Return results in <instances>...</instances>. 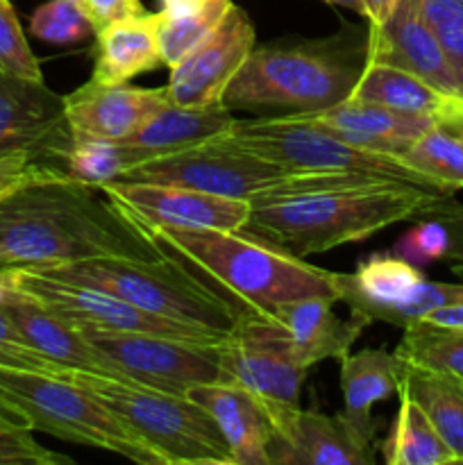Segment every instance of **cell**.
Here are the masks:
<instances>
[{
  "label": "cell",
  "instance_id": "1",
  "mask_svg": "<svg viewBox=\"0 0 463 465\" xmlns=\"http://www.w3.org/2000/svg\"><path fill=\"white\" fill-rule=\"evenodd\" d=\"M166 259L143 225L103 184L59 168L0 198V268H48L89 259Z\"/></svg>",
  "mask_w": 463,
  "mask_h": 465
},
{
  "label": "cell",
  "instance_id": "2",
  "mask_svg": "<svg viewBox=\"0 0 463 465\" xmlns=\"http://www.w3.org/2000/svg\"><path fill=\"white\" fill-rule=\"evenodd\" d=\"M145 230L162 252L213 282V289L248 316L275 321L281 304L313 295L339 302L336 272L311 266L252 230Z\"/></svg>",
  "mask_w": 463,
  "mask_h": 465
},
{
  "label": "cell",
  "instance_id": "3",
  "mask_svg": "<svg viewBox=\"0 0 463 465\" xmlns=\"http://www.w3.org/2000/svg\"><path fill=\"white\" fill-rule=\"evenodd\" d=\"M449 198V191L370 180L339 189L252 200L245 230L284 245L298 257H311L370 239L395 223L431 216Z\"/></svg>",
  "mask_w": 463,
  "mask_h": 465
},
{
  "label": "cell",
  "instance_id": "4",
  "mask_svg": "<svg viewBox=\"0 0 463 465\" xmlns=\"http://www.w3.org/2000/svg\"><path fill=\"white\" fill-rule=\"evenodd\" d=\"M366 66V45L330 39L254 45L230 82L222 104L241 112L307 116L350 98Z\"/></svg>",
  "mask_w": 463,
  "mask_h": 465
},
{
  "label": "cell",
  "instance_id": "5",
  "mask_svg": "<svg viewBox=\"0 0 463 465\" xmlns=\"http://www.w3.org/2000/svg\"><path fill=\"white\" fill-rule=\"evenodd\" d=\"M57 280L107 291L143 312L189 325L207 327L230 336L248 318L243 309L218 293L189 266L166 254V259L103 257L62 266L32 268Z\"/></svg>",
  "mask_w": 463,
  "mask_h": 465
},
{
  "label": "cell",
  "instance_id": "6",
  "mask_svg": "<svg viewBox=\"0 0 463 465\" xmlns=\"http://www.w3.org/2000/svg\"><path fill=\"white\" fill-rule=\"evenodd\" d=\"M121 180L186 186V189H198L204 193L252 203V200L277 198V195L311 193V191L361 184L375 177L350 175V173L293 171L252 153L241 145L230 132L221 139L207 141L195 148L136 163Z\"/></svg>",
  "mask_w": 463,
  "mask_h": 465
},
{
  "label": "cell",
  "instance_id": "7",
  "mask_svg": "<svg viewBox=\"0 0 463 465\" xmlns=\"http://www.w3.org/2000/svg\"><path fill=\"white\" fill-rule=\"evenodd\" d=\"M71 380L103 400L162 465H234L213 418L191 398L89 372Z\"/></svg>",
  "mask_w": 463,
  "mask_h": 465
},
{
  "label": "cell",
  "instance_id": "8",
  "mask_svg": "<svg viewBox=\"0 0 463 465\" xmlns=\"http://www.w3.org/2000/svg\"><path fill=\"white\" fill-rule=\"evenodd\" d=\"M71 375H41L0 366V395L30 420L32 431L104 450L132 463L162 465L148 445L103 400L75 384Z\"/></svg>",
  "mask_w": 463,
  "mask_h": 465
},
{
  "label": "cell",
  "instance_id": "9",
  "mask_svg": "<svg viewBox=\"0 0 463 465\" xmlns=\"http://www.w3.org/2000/svg\"><path fill=\"white\" fill-rule=\"evenodd\" d=\"M232 136L252 153L293 171L350 173V175L440 189L411 166H407L398 154L359 148L304 116H268L257 118V121H239L232 130Z\"/></svg>",
  "mask_w": 463,
  "mask_h": 465
},
{
  "label": "cell",
  "instance_id": "10",
  "mask_svg": "<svg viewBox=\"0 0 463 465\" xmlns=\"http://www.w3.org/2000/svg\"><path fill=\"white\" fill-rule=\"evenodd\" d=\"M221 381L248 391L266 411L275 440L271 461L275 463L281 445L289 440L295 418L300 416V391L307 371L298 361L289 334L277 321L248 316L221 343Z\"/></svg>",
  "mask_w": 463,
  "mask_h": 465
},
{
  "label": "cell",
  "instance_id": "11",
  "mask_svg": "<svg viewBox=\"0 0 463 465\" xmlns=\"http://www.w3.org/2000/svg\"><path fill=\"white\" fill-rule=\"evenodd\" d=\"M336 298L363 321L409 327L463 300V284L429 282L390 250L361 259L352 272H336Z\"/></svg>",
  "mask_w": 463,
  "mask_h": 465
},
{
  "label": "cell",
  "instance_id": "12",
  "mask_svg": "<svg viewBox=\"0 0 463 465\" xmlns=\"http://www.w3.org/2000/svg\"><path fill=\"white\" fill-rule=\"evenodd\" d=\"M80 331L118 375L162 393L186 398L195 386L221 381L222 377L221 343L94 327H80Z\"/></svg>",
  "mask_w": 463,
  "mask_h": 465
},
{
  "label": "cell",
  "instance_id": "13",
  "mask_svg": "<svg viewBox=\"0 0 463 465\" xmlns=\"http://www.w3.org/2000/svg\"><path fill=\"white\" fill-rule=\"evenodd\" d=\"M18 286L25 295L34 298L50 312L62 316L75 327H94L104 331H136V334H159L172 339L200 341V343H222L225 334L189 322L171 321L143 312L107 291L94 289L75 282L57 280L32 268H18Z\"/></svg>",
  "mask_w": 463,
  "mask_h": 465
},
{
  "label": "cell",
  "instance_id": "14",
  "mask_svg": "<svg viewBox=\"0 0 463 465\" xmlns=\"http://www.w3.org/2000/svg\"><path fill=\"white\" fill-rule=\"evenodd\" d=\"M103 189L141 225L166 230H245L252 203L198 189L118 180Z\"/></svg>",
  "mask_w": 463,
  "mask_h": 465
},
{
  "label": "cell",
  "instance_id": "15",
  "mask_svg": "<svg viewBox=\"0 0 463 465\" xmlns=\"http://www.w3.org/2000/svg\"><path fill=\"white\" fill-rule=\"evenodd\" d=\"M71 141L64 95L0 73V157L25 153L62 171Z\"/></svg>",
  "mask_w": 463,
  "mask_h": 465
},
{
  "label": "cell",
  "instance_id": "16",
  "mask_svg": "<svg viewBox=\"0 0 463 465\" xmlns=\"http://www.w3.org/2000/svg\"><path fill=\"white\" fill-rule=\"evenodd\" d=\"M254 45L252 21L239 5H234L218 30L171 68L166 84L168 103L182 107L221 104L227 86Z\"/></svg>",
  "mask_w": 463,
  "mask_h": 465
},
{
  "label": "cell",
  "instance_id": "17",
  "mask_svg": "<svg viewBox=\"0 0 463 465\" xmlns=\"http://www.w3.org/2000/svg\"><path fill=\"white\" fill-rule=\"evenodd\" d=\"M168 103L166 86L141 89L127 84H100L86 80L80 89L64 95L66 123L73 139L127 141L150 114Z\"/></svg>",
  "mask_w": 463,
  "mask_h": 465
},
{
  "label": "cell",
  "instance_id": "18",
  "mask_svg": "<svg viewBox=\"0 0 463 465\" xmlns=\"http://www.w3.org/2000/svg\"><path fill=\"white\" fill-rule=\"evenodd\" d=\"M366 62L398 66L443 91L445 95L461 98L448 54L413 0H399L393 16L381 27H372L368 32Z\"/></svg>",
  "mask_w": 463,
  "mask_h": 465
},
{
  "label": "cell",
  "instance_id": "19",
  "mask_svg": "<svg viewBox=\"0 0 463 465\" xmlns=\"http://www.w3.org/2000/svg\"><path fill=\"white\" fill-rule=\"evenodd\" d=\"M304 118L359 148L398 154V157L438 123V118L429 114L399 112L384 104L361 103L352 98L331 104L322 112L307 114Z\"/></svg>",
  "mask_w": 463,
  "mask_h": 465
},
{
  "label": "cell",
  "instance_id": "20",
  "mask_svg": "<svg viewBox=\"0 0 463 465\" xmlns=\"http://www.w3.org/2000/svg\"><path fill=\"white\" fill-rule=\"evenodd\" d=\"M186 398L198 402L213 418L234 457V465H272L271 445L275 430L261 404L248 391L230 381H212L191 389Z\"/></svg>",
  "mask_w": 463,
  "mask_h": 465
},
{
  "label": "cell",
  "instance_id": "21",
  "mask_svg": "<svg viewBox=\"0 0 463 465\" xmlns=\"http://www.w3.org/2000/svg\"><path fill=\"white\" fill-rule=\"evenodd\" d=\"M375 430H363L343 413L300 411L275 463L281 465H372Z\"/></svg>",
  "mask_w": 463,
  "mask_h": 465
},
{
  "label": "cell",
  "instance_id": "22",
  "mask_svg": "<svg viewBox=\"0 0 463 465\" xmlns=\"http://www.w3.org/2000/svg\"><path fill=\"white\" fill-rule=\"evenodd\" d=\"M334 298L313 295L281 304L275 312V321L289 334L293 352L304 368H311L327 359H343L350 354L354 341L361 336L370 322L359 316L340 321L334 313Z\"/></svg>",
  "mask_w": 463,
  "mask_h": 465
},
{
  "label": "cell",
  "instance_id": "23",
  "mask_svg": "<svg viewBox=\"0 0 463 465\" xmlns=\"http://www.w3.org/2000/svg\"><path fill=\"white\" fill-rule=\"evenodd\" d=\"M5 312L9 313V318H12L14 325L18 327V331L25 336L27 343H30L32 348L39 350V352H44L45 357L53 359V361H57L59 366L68 368V371L73 372H89V375L125 380V377L118 375L116 368H113L112 363L86 341V336L82 334L80 327L64 321L62 316L50 312L48 307L36 302L30 295H23L21 300H16L14 304L5 307Z\"/></svg>",
  "mask_w": 463,
  "mask_h": 465
},
{
  "label": "cell",
  "instance_id": "24",
  "mask_svg": "<svg viewBox=\"0 0 463 465\" xmlns=\"http://www.w3.org/2000/svg\"><path fill=\"white\" fill-rule=\"evenodd\" d=\"M163 64L159 44V14L121 18L95 32L94 73L100 84H127L136 75Z\"/></svg>",
  "mask_w": 463,
  "mask_h": 465
},
{
  "label": "cell",
  "instance_id": "25",
  "mask_svg": "<svg viewBox=\"0 0 463 465\" xmlns=\"http://www.w3.org/2000/svg\"><path fill=\"white\" fill-rule=\"evenodd\" d=\"M236 123L239 121L232 109L222 103L209 104V107H182V104L166 103L157 112L150 114L148 121L127 139V143L141 150L148 162V159L221 139L234 130Z\"/></svg>",
  "mask_w": 463,
  "mask_h": 465
},
{
  "label": "cell",
  "instance_id": "26",
  "mask_svg": "<svg viewBox=\"0 0 463 465\" xmlns=\"http://www.w3.org/2000/svg\"><path fill=\"white\" fill-rule=\"evenodd\" d=\"M402 368V359L384 348H366L345 354L340 359V413L363 430H377L372 407L398 395Z\"/></svg>",
  "mask_w": 463,
  "mask_h": 465
},
{
  "label": "cell",
  "instance_id": "27",
  "mask_svg": "<svg viewBox=\"0 0 463 465\" xmlns=\"http://www.w3.org/2000/svg\"><path fill=\"white\" fill-rule=\"evenodd\" d=\"M399 389L425 411L434 430L463 463V380L404 361Z\"/></svg>",
  "mask_w": 463,
  "mask_h": 465
},
{
  "label": "cell",
  "instance_id": "28",
  "mask_svg": "<svg viewBox=\"0 0 463 465\" xmlns=\"http://www.w3.org/2000/svg\"><path fill=\"white\" fill-rule=\"evenodd\" d=\"M350 98L384 104V107L399 109V112L429 114L436 118L457 100L434 89L413 73L377 62H366Z\"/></svg>",
  "mask_w": 463,
  "mask_h": 465
},
{
  "label": "cell",
  "instance_id": "29",
  "mask_svg": "<svg viewBox=\"0 0 463 465\" xmlns=\"http://www.w3.org/2000/svg\"><path fill=\"white\" fill-rule=\"evenodd\" d=\"M399 395V409L395 413L389 439L381 443V457L389 465H449L457 457L449 452L445 440L429 422L420 407L404 393Z\"/></svg>",
  "mask_w": 463,
  "mask_h": 465
},
{
  "label": "cell",
  "instance_id": "30",
  "mask_svg": "<svg viewBox=\"0 0 463 465\" xmlns=\"http://www.w3.org/2000/svg\"><path fill=\"white\" fill-rule=\"evenodd\" d=\"M395 354L413 366L449 372L463 380V327L418 321L404 327V339Z\"/></svg>",
  "mask_w": 463,
  "mask_h": 465
},
{
  "label": "cell",
  "instance_id": "31",
  "mask_svg": "<svg viewBox=\"0 0 463 465\" xmlns=\"http://www.w3.org/2000/svg\"><path fill=\"white\" fill-rule=\"evenodd\" d=\"M141 162H145L141 150L127 141L73 139L64 154L62 171L73 180L107 184L121 180L132 166Z\"/></svg>",
  "mask_w": 463,
  "mask_h": 465
},
{
  "label": "cell",
  "instance_id": "32",
  "mask_svg": "<svg viewBox=\"0 0 463 465\" xmlns=\"http://www.w3.org/2000/svg\"><path fill=\"white\" fill-rule=\"evenodd\" d=\"M402 162L440 189H463V141L436 123L409 150Z\"/></svg>",
  "mask_w": 463,
  "mask_h": 465
},
{
  "label": "cell",
  "instance_id": "33",
  "mask_svg": "<svg viewBox=\"0 0 463 465\" xmlns=\"http://www.w3.org/2000/svg\"><path fill=\"white\" fill-rule=\"evenodd\" d=\"M232 7H234L232 0H209L207 7L193 16L177 18V21H166L159 16V44H162L163 66H177L186 54L193 53L202 41H207L218 30Z\"/></svg>",
  "mask_w": 463,
  "mask_h": 465
},
{
  "label": "cell",
  "instance_id": "34",
  "mask_svg": "<svg viewBox=\"0 0 463 465\" xmlns=\"http://www.w3.org/2000/svg\"><path fill=\"white\" fill-rule=\"evenodd\" d=\"M30 32L32 36L45 41V44L71 45L89 39L94 35V27L77 3L48 0L32 12Z\"/></svg>",
  "mask_w": 463,
  "mask_h": 465
},
{
  "label": "cell",
  "instance_id": "35",
  "mask_svg": "<svg viewBox=\"0 0 463 465\" xmlns=\"http://www.w3.org/2000/svg\"><path fill=\"white\" fill-rule=\"evenodd\" d=\"M449 59L463 98V0H413Z\"/></svg>",
  "mask_w": 463,
  "mask_h": 465
},
{
  "label": "cell",
  "instance_id": "36",
  "mask_svg": "<svg viewBox=\"0 0 463 465\" xmlns=\"http://www.w3.org/2000/svg\"><path fill=\"white\" fill-rule=\"evenodd\" d=\"M0 73L30 82H44L39 59L32 53L12 0H0Z\"/></svg>",
  "mask_w": 463,
  "mask_h": 465
},
{
  "label": "cell",
  "instance_id": "37",
  "mask_svg": "<svg viewBox=\"0 0 463 465\" xmlns=\"http://www.w3.org/2000/svg\"><path fill=\"white\" fill-rule=\"evenodd\" d=\"M393 252L418 268L429 266V263L440 262V259L452 257V232H449L448 223L440 221V218L420 221L395 241Z\"/></svg>",
  "mask_w": 463,
  "mask_h": 465
},
{
  "label": "cell",
  "instance_id": "38",
  "mask_svg": "<svg viewBox=\"0 0 463 465\" xmlns=\"http://www.w3.org/2000/svg\"><path fill=\"white\" fill-rule=\"evenodd\" d=\"M0 366L57 377H68L73 372L68 368L59 366L50 357H45L36 348H32L5 309H0Z\"/></svg>",
  "mask_w": 463,
  "mask_h": 465
},
{
  "label": "cell",
  "instance_id": "39",
  "mask_svg": "<svg viewBox=\"0 0 463 465\" xmlns=\"http://www.w3.org/2000/svg\"><path fill=\"white\" fill-rule=\"evenodd\" d=\"M66 454L53 452L34 439L32 430L0 422V465H71Z\"/></svg>",
  "mask_w": 463,
  "mask_h": 465
},
{
  "label": "cell",
  "instance_id": "40",
  "mask_svg": "<svg viewBox=\"0 0 463 465\" xmlns=\"http://www.w3.org/2000/svg\"><path fill=\"white\" fill-rule=\"evenodd\" d=\"M80 7L84 12V16L89 18L91 27H94V35L98 30H103L104 25H109V23L145 14V7L141 0H80Z\"/></svg>",
  "mask_w": 463,
  "mask_h": 465
},
{
  "label": "cell",
  "instance_id": "41",
  "mask_svg": "<svg viewBox=\"0 0 463 465\" xmlns=\"http://www.w3.org/2000/svg\"><path fill=\"white\" fill-rule=\"evenodd\" d=\"M50 163L39 162L32 154H9V157H0V198L7 195L9 191L16 189L23 182L32 180V177L41 175V173L50 171Z\"/></svg>",
  "mask_w": 463,
  "mask_h": 465
},
{
  "label": "cell",
  "instance_id": "42",
  "mask_svg": "<svg viewBox=\"0 0 463 465\" xmlns=\"http://www.w3.org/2000/svg\"><path fill=\"white\" fill-rule=\"evenodd\" d=\"M157 3L159 16L166 18V21H177V18L193 16V14L202 12L209 0H157Z\"/></svg>",
  "mask_w": 463,
  "mask_h": 465
},
{
  "label": "cell",
  "instance_id": "43",
  "mask_svg": "<svg viewBox=\"0 0 463 465\" xmlns=\"http://www.w3.org/2000/svg\"><path fill=\"white\" fill-rule=\"evenodd\" d=\"M363 3V16L368 18L372 27H381L398 9L399 0H361Z\"/></svg>",
  "mask_w": 463,
  "mask_h": 465
},
{
  "label": "cell",
  "instance_id": "44",
  "mask_svg": "<svg viewBox=\"0 0 463 465\" xmlns=\"http://www.w3.org/2000/svg\"><path fill=\"white\" fill-rule=\"evenodd\" d=\"M23 295L25 293L18 286V268H0V309L9 307Z\"/></svg>",
  "mask_w": 463,
  "mask_h": 465
},
{
  "label": "cell",
  "instance_id": "45",
  "mask_svg": "<svg viewBox=\"0 0 463 465\" xmlns=\"http://www.w3.org/2000/svg\"><path fill=\"white\" fill-rule=\"evenodd\" d=\"M425 321L436 322V325L463 327V300H458V302L454 304H448V307L436 309V312H431Z\"/></svg>",
  "mask_w": 463,
  "mask_h": 465
},
{
  "label": "cell",
  "instance_id": "46",
  "mask_svg": "<svg viewBox=\"0 0 463 465\" xmlns=\"http://www.w3.org/2000/svg\"><path fill=\"white\" fill-rule=\"evenodd\" d=\"M438 125L452 132L454 136L463 141V98H457L443 114L438 116Z\"/></svg>",
  "mask_w": 463,
  "mask_h": 465
},
{
  "label": "cell",
  "instance_id": "47",
  "mask_svg": "<svg viewBox=\"0 0 463 465\" xmlns=\"http://www.w3.org/2000/svg\"><path fill=\"white\" fill-rule=\"evenodd\" d=\"M449 200H445L443 204H438L431 213H438L440 221L448 223L449 230L463 232V207H449Z\"/></svg>",
  "mask_w": 463,
  "mask_h": 465
},
{
  "label": "cell",
  "instance_id": "48",
  "mask_svg": "<svg viewBox=\"0 0 463 465\" xmlns=\"http://www.w3.org/2000/svg\"><path fill=\"white\" fill-rule=\"evenodd\" d=\"M327 5H334V7H345V9H352V12L361 14L363 16V3L361 0H322Z\"/></svg>",
  "mask_w": 463,
  "mask_h": 465
},
{
  "label": "cell",
  "instance_id": "49",
  "mask_svg": "<svg viewBox=\"0 0 463 465\" xmlns=\"http://www.w3.org/2000/svg\"><path fill=\"white\" fill-rule=\"evenodd\" d=\"M71 3H77V5H80V0H71Z\"/></svg>",
  "mask_w": 463,
  "mask_h": 465
}]
</instances>
